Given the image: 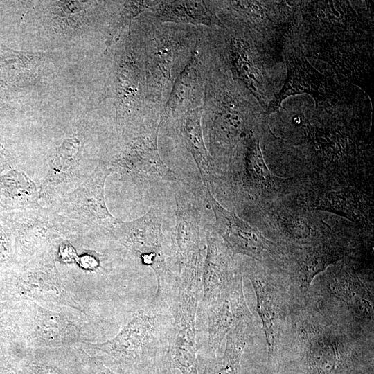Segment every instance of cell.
Returning <instances> with one entry per match:
<instances>
[{
    "instance_id": "obj_1",
    "label": "cell",
    "mask_w": 374,
    "mask_h": 374,
    "mask_svg": "<svg viewBox=\"0 0 374 374\" xmlns=\"http://www.w3.org/2000/svg\"><path fill=\"white\" fill-rule=\"evenodd\" d=\"M173 305L154 296L112 339L91 346L100 361L123 374L170 372V344Z\"/></svg>"
},
{
    "instance_id": "obj_2",
    "label": "cell",
    "mask_w": 374,
    "mask_h": 374,
    "mask_svg": "<svg viewBox=\"0 0 374 374\" xmlns=\"http://www.w3.org/2000/svg\"><path fill=\"white\" fill-rule=\"evenodd\" d=\"M116 236L143 265L153 270L157 280L155 294L174 299L177 290L175 249L172 241L166 240L156 211L151 208L140 218L120 225Z\"/></svg>"
},
{
    "instance_id": "obj_3",
    "label": "cell",
    "mask_w": 374,
    "mask_h": 374,
    "mask_svg": "<svg viewBox=\"0 0 374 374\" xmlns=\"http://www.w3.org/2000/svg\"><path fill=\"white\" fill-rule=\"evenodd\" d=\"M177 283L170 344V364L182 374H198L196 319L202 275L181 274L177 276Z\"/></svg>"
},
{
    "instance_id": "obj_4",
    "label": "cell",
    "mask_w": 374,
    "mask_h": 374,
    "mask_svg": "<svg viewBox=\"0 0 374 374\" xmlns=\"http://www.w3.org/2000/svg\"><path fill=\"white\" fill-rule=\"evenodd\" d=\"M204 197L215 218V224L211 227L233 255L240 253L260 262L276 253L277 245L242 220L234 210L229 211L221 205L213 197L208 184L205 185Z\"/></svg>"
},
{
    "instance_id": "obj_5",
    "label": "cell",
    "mask_w": 374,
    "mask_h": 374,
    "mask_svg": "<svg viewBox=\"0 0 374 374\" xmlns=\"http://www.w3.org/2000/svg\"><path fill=\"white\" fill-rule=\"evenodd\" d=\"M202 307L206 316L208 344L213 353L234 328L253 321L244 294L242 276Z\"/></svg>"
},
{
    "instance_id": "obj_6",
    "label": "cell",
    "mask_w": 374,
    "mask_h": 374,
    "mask_svg": "<svg viewBox=\"0 0 374 374\" xmlns=\"http://www.w3.org/2000/svg\"><path fill=\"white\" fill-rule=\"evenodd\" d=\"M244 274L255 291L257 312L262 322L269 359L280 344L286 320L284 295L277 285L266 278L265 273L258 267L247 266Z\"/></svg>"
},
{
    "instance_id": "obj_7",
    "label": "cell",
    "mask_w": 374,
    "mask_h": 374,
    "mask_svg": "<svg viewBox=\"0 0 374 374\" xmlns=\"http://www.w3.org/2000/svg\"><path fill=\"white\" fill-rule=\"evenodd\" d=\"M176 226L172 243L177 270L203 264L200 226L202 213L197 201L184 188L175 192Z\"/></svg>"
},
{
    "instance_id": "obj_8",
    "label": "cell",
    "mask_w": 374,
    "mask_h": 374,
    "mask_svg": "<svg viewBox=\"0 0 374 374\" xmlns=\"http://www.w3.org/2000/svg\"><path fill=\"white\" fill-rule=\"evenodd\" d=\"M206 254L202 273V305L242 276L235 262L233 253L211 226L206 229Z\"/></svg>"
},
{
    "instance_id": "obj_9",
    "label": "cell",
    "mask_w": 374,
    "mask_h": 374,
    "mask_svg": "<svg viewBox=\"0 0 374 374\" xmlns=\"http://www.w3.org/2000/svg\"><path fill=\"white\" fill-rule=\"evenodd\" d=\"M157 129H152L135 138L122 158L120 165L150 183L177 182L178 174L161 159L157 148Z\"/></svg>"
},
{
    "instance_id": "obj_10",
    "label": "cell",
    "mask_w": 374,
    "mask_h": 374,
    "mask_svg": "<svg viewBox=\"0 0 374 374\" xmlns=\"http://www.w3.org/2000/svg\"><path fill=\"white\" fill-rule=\"evenodd\" d=\"M325 91V80L321 75L305 60L295 57L290 62L285 84L273 100L269 110L276 111L289 96L306 93L314 98H323Z\"/></svg>"
},
{
    "instance_id": "obj_11",
    "label": "cell",
    "mask_w": 374,
    "mask_h": 374,
    "mask_svg": "<svg viewBox=\"0 0 374 374\" xmlns=\"http://www.w3.org/2000/svg\"><path fill=\"white\" fill-rule=\"evenodd\" d=\"M30 327V337L37 344L56 346L75 340L78 336L75 324L62 314L36 305Z\"/></svg>"
},
{
    "instance_id": "obj_12",
    "label": "cell",
    "mask_w": 374,
    "mask_h": 374,
    "mask_svg": "<svg viewBox=\"0 0 374 374\" xmlns=\"http://www.w3.org/2000/svg\"><path fill=\"white\" fill-rule=\"evenodd\" d=\"M242 164L233 169V177L239 188L249 197L259 195L260 189L277 179L271 176L265 163L258 140L249 139Z\"/></svg>"
},
{
    "instance_id": "obj_13",
    "label": "cell",
    "mask_w": 374,
    "mask_h": 374,
    "mask_svg": "<svg viewBox=\"0 0 374 374\" xmlns=\"http://www.w3.org/2000/svg\"><path fill=\"white\" fill-rule=\"evenodd\" d=\"M332 294L344 302L359 317L371 319L373 314V299L370 292L357 276L342 267L330 278Z\"/></svg>"
},
{
    "instance_id": "obj_14",
    "label": "cell",
    "mask_w": 374,
    "mask_h": 374,
    "mask_svg": "<svg viewBox=\"0 0 374 374\" xmlns=\"http://www.w3.org/2000/svg\"><path fill=\"white\" fill-rule=\"evenodd\" d=\"M202 109L189 110L181 121V132L187 149L190 152L204 184H210L216 170L205 145L201 124Z\"/></svg>"
},
{
    "instance_id": "obj_15",
    "label": "cell",
    "mask_w": 374,
    "mask_h": 374,
    "mask_svg": "<svg viewBox=\"0 0 374 374\" xmlns=\"http://www.w3.org/2000/svg\"><path fill=\"white\" fill-rule=\"evenodd\" d=\"M339 249L330 244H314L305 247L296 258V280L299 290H308L314 278L342 257Z\"/></svg>"
},
{
    "instance_id": "obj_16",
    "label": "cell",
    "mask_w": 374,
    "mask_h": 374,
    "mask_svg": "<svg viewBox=\"0 0 374 374\" xmlns=\"http://www.w3.org/2000/svg\"><path fill=\"white\" fill-rule=\"evenodd\" d=\"M252 323H242L226 337L223 355L206 368L204 374H237L241 355L252 337Z\"/></svg>"
},
{
    "instance_id": "obj_17",
    "label": "cell",
    "mask_w": 374,
    "mask_h": 374,
    "mask_svg": "<svg viewBox=\"0 0 374 374\" xmlns=\"http://www.w3.org/2000/svg\"><path fill=\"white\" fill-rule=\"evenodd\" d=\"M244 118L235 102L226 98L216 112L210 131L213 143H230L245 134Z\"/></svg>"
},
{
    "instance_id": "obj_18",
    "label": "cell",
    "mask_w": 374,
    "mask_h": 374,
    "mask_svg": "<svg viewBox=\"0 0 374 374\" xmlns=\"http://www.w3.org/2000/svg\"><path fill=\"white\" fill-rule=\"evenodd\" d=\"M165 21L211 25L213 17L203 1H179L162 3L157 10Z\"/></svg>"
},
{
    "instance_id": "obj_19",
    "label": "cell",
    "mask_w": 374,
    "mask_h": 374,
    "mask_svg": "<svg viewBox=\"0 0 374 374\" xmlns=\"http://www.w3.org/2000/svg\"><path fill=\"white\" fill-rule=\"evenodd\" d=\"M229 55L239 77L256 98L262 100L260 73L250 61L244 43L239 39H234L231 43Z\"/></svg>"
},
{
    "instance_id": "obj_20",
    "label": "cell",
    "mask_w": 374,
    "mask_h": 374,
    "mask_svg": "<svg viewBox=\"0 0 374 374\" xmlns=\"http://www.w3.org/2000/svg\"><path fill=\"white\" fill-rule=\"evenodd\" d=\"M196 62L191 59L178 76L167 104L168 111L176 112L187 103L196 80Z\"/></svg>"
},
{
    "instance_id": "obj_21",
    "label": "cell",
    "mask_w": 374,
    "mask_h": 374,
    "mask_svg": "<svg viewBox=\"0 0 374 374\" xmlns=\"http://www.w3.org/2000/svg\"><path fill=\"white\" fill-rule=\"evenodd\" d=\"M87 374H119L105 366L98 359H88ZM166 374H168L166 373Z\"/></svg>"
}]
</instances>
